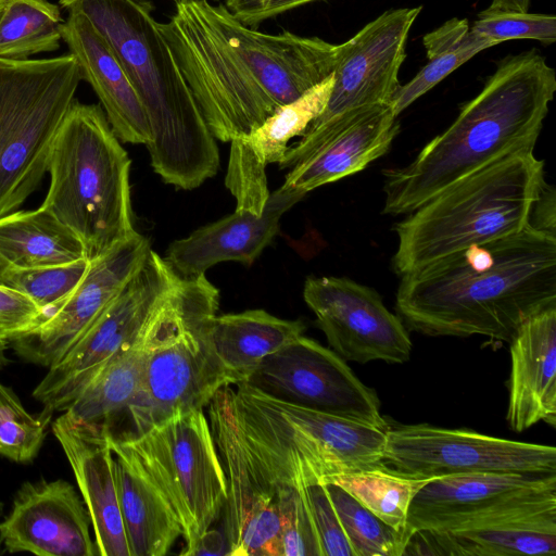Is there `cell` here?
Returning a JSON list of instances; mask_svg holds the SVG:
<instances>
[{"instance_id":"obj_10","label":"cell","mask_w":556,"mask_h":556,"mask_svg":"<svg viewBox=\"0 0 556 556\" xmlns=\"http://www.w3.org/2000/svg\"><path fill=\"white\" fill-rule=\"evenodd\" d=\"M175 511L188 556L226 503L224 469L203 409L175 414L147 431L122 434Z\"/></svg>"},{"instance_id":"obj_30","label":"cell","mask_w":556,"mask_h":556,"mask_svg":"<svg viewBox=\"0 0 556 556\" xmlns=\"http://www.w3.org/2000/svg\"><path fill=\"white\" fill-rule=\"evenodd\" d=\"M146 326L134 342L110 358L65 410L74 420L110 427L113 418L125 412L137 392L149 353Z\"/></svg>"},{"instance_id":"obj_27","label":"cell","mask_w":556,"mask_h":556,"mask_svg":"<svg viewBox=\"0 0 556 556\" xmlns=\"http://www.w3.org/2000/svg\"><path fill=\"white\" fill-rule=\"evenodd\" d=\"M110 445L130 556L166 555L182 538L175 511L130 448L112 430Z\"/></svg>"},{"instance_id":"obj_25","label":"cell","mask_w":556,"mask_h":556,"mask_svg":"<svg viewBox=\"0 0 556 556\" xmlns=\"http://www.w3.org/2000/svg\"><path fill=\"white\" fill-rule=\"evenodd\" d=\"M61 37L75 56L83 80L96 92L116 137L123 142L147 146L151 130L144 108L108 41L79 12L67 13Z\"/></svg>"},{"instance_id":"obj_6","label":"cell","mask_w":556,"mask_h":556,"mask_svg":"<svg viewBox=\"0 0 556 556\" xmlns=\"http://www.w3.org/2000/svg\"><path fill=\"white\" fill-rule=\"evenodd\" d=\"M100 104L72 103L48 160L41 207L80 240L93 261L137 231L130 202V159Z\"/></svg>"},{"instance_id":"obj_18","label":"cell","mask_w":556,"mask_h":556,"mask_svg":"<svg viewBox=\"0 0 556 556\" xmlns=\"http://www.w3.org/2000/svg\"><path fill=\"white\" fill-rule=\"evenodd\" d=\"M149 240L136 232L90 261L78 286L49 317L12 342L27 361L49 368L87 332L142 264Z\"/></svg>"},{"instance_id":"obj_11","label":"cell","mask_w":556,"mask_h":556,"mask_svg":"<svg viewBox=\"0 0 556 556\" xmlns=\"http://www.w3.org/2000/svg\"><path fill=\"white\" fill-rule=\"evenodd\" d=\"M177 276L150 248L118 295L34 389L41 414L51 417L71 406L110 358L136 340Z\"/></svg>"},{"instance_id":"obj_24","label":"cell","mask_w":556,"mask_h":556,"mask_svg":"<svg viewBox=\"0 0 556 556\" xmlns=\"http://www.w3.org/2000/svg\"><path fill=\"white\" fill-rule=\"evenodd\" d=\"M510 344L506 420L515 432L556 426V304L527 318Z\"/></svg>"},{"instance_id":"obj_26","label":"cell","mask_w":556,"mask_h":556,"mask_svg":"<svg viewBox=\"0 0 556 556\" xmlns=\"http://www.w3.org/2000/svg\"><path fill=\"white\" fill-rule=\"evenodd\" d=\"M555 477L556 473L470 472L434 478L410 503L406 540L416 531L452 528Z\"/></svg>"},{"instance_id":"obj_8","label":"cell","mask_w":556,"mask_h":556,"mask_svg":"<svg viewBox=\"0 0 556 556\" xmlns=\"http://www.w3.org/2000/svg\"><path fill=\"white\" fill-rule=\"evenodd\" d=\"M232 388L247 442L276 486L384 463L387 429L285 402L249 382Z\"/></svg>"},{"instance_id":"obj_13","label":"cell","mask_w":556,"mask_h":556,"mask_svg":"<svg viewBox=\"0 0 556 556\" xmlns=\"http://www.w3.org/2000/svg\"><path fill=\"white\" fill-rule=\"evenodd\" d=\"M383 462L422 478L470 472L556 473L552 445L513 441L428 424L387 429Z\"/></svg>"},{"instance_id":"obj_45","label":"cell","mask_w":556,"mask_h":556,"mask_svg":"<svg viewBox=\"0 0 556 556\" xmlns=\"http://www.w3.org/2000/svg\"><path fill=\"white\" fill-rule=\"evenodd\" d=\"M8 265L0 258V283L2 285L3 276L8 269Z\"/></svg>"},{"instance_id":"obj_33","label":"cell","mask_w":556,"mask_h":556,"mask_svg":"<svg viewBox=\"0 0 556 556\" xmlns=\"http://www.w3.org/2000/svg\"><path fill=\"white\" fill-rule=\"evenodd\" d=\"M61 8L48 0H4L0 9V59L27 60L60 48Z\"/></svg>"},{"instance_id":"obj_14","label":"cell","mask_w":556,"mask_h":556,"mask_svg":"<svg viewBox=\"0 0 556 556\" xmlns=\"http://www.w3.org/2000/svg\"><path fill=\"white\" fill-rule=\"evenodd\" d=\"M403 555L555 556L556 478L447 530L412 533Z\"/></svg>"},{"instance_id":"obj_42","label":"cell","mask_w":556,"mask_h":556,"mask_svg":"<svg viewBox=\"0 0 556 556\" xmlns=\"http://www.w3.org/2000/svg\"><path fill=\"white\" fill-rule=\"evenodd\" d=\"M555 189L546 182L535 200L529 219V226L556 237L555 235Z\"/></svg>"},{"instance_id":"obj_43","label":"cell","mask_w":556,"mask_h":556,"mask_svg":"<svg viewBox=\"0 0 556 556\" xmlns=\"http://www.w3.org/2000/svg\"><path fill=\"white\" fill-rule=\"evenodd\" d=\"M230 545L226 533L222 529L210 528L201 534L188 556L200 555H229Z\"/></svg>"},{"instance_id":"obj_2","label":"cell","mask_w":556,"mask_h":556,"mask_svg":"<svg viewBox=\"0 0 556 556\" xmlns=\"http://www.w3.org/2000/svg\"><path fill=\"white\" fill-rule=\"evenodd\" d=\"M554 304L556 237L528 226L402 276L395 312L422 334L509 343L527 318Z\"/></svg>"},{"instance_id":"obj_22","label":"cell","mask_w":556,"mask_h":556,"mask_svg":"<svg viewBox=\"0 0 556 556\" xmlns=\"http://www.w3.org/2000/svg\"><path fill=\"white\" fill-rule=\"evenodd\" d=\"M52 432L72 467L88 510L98 555L130 556L110 445L111 428L76 421L63 412L52 422Z\"/></svg>"},{"instance_id":"obj_28","label":"cell","mask_w":556,"mask_h":556,"mask_svg":"<svg viewBox=\"0 0 556 556\" xmlns=\"http://www.w3.org/2000/svg\"><path fill=\"white\" fill-rule=\"evenodd\" d=\"M301 320L276 317L264 309L215 315L207 337L228 386L248 382L263 361L304 333Z\"/></svg>"},{"instance_id":"obj_3","label":"cell","mask_w":556,"mask_h":556,"mask_svg":"<svg viewBox=\"0 0 556 556\" xmlns=\"http://www.w3.org/2000/svg\"><path fill=\"white\" fill-rule=\"evenodd\" d=\"M556 91V73L536 50L510 54L442 134L401 168L383 172V214H409L469 175L533 151Z\"/></svg>"},{"instance_id":"obj_31","label":"cell","mask_w":556,"mask_h":556,"mask_svg":"<svg viewBox=\"0 0 556 556\" xmlns=\"http://www.w3.org/2000/svg\"><path fill=\"white\" fill-rule=\"evenodd\" d=\"M428 63L390 101L399 116L417 99L479 52L494 45L475 34L467 18L453 17L422 38Z\"/></svg>"},{"instance_id":"obj_23","label":"cell","mask_w":556,"mask_h":556,"mask_svg":"<svg viewBox=\"0 0 556 556\" xmlns=\"http://www.w3.org/2000/svg\"><path fill=\"white\" fill-rule=\"evenodd\" d=\"M304 195L296 189L281 186L269 194L262 215L235 210L172 242L163 258L182 278L204 275L222 262L251 265L278 233L282 215Z\"/></svg>"},{"instance_id":"obj_36","label":"cell","mask_w":556,"mask_h":556,"mask_svg":"<svg viewBox=\"0 0 556 556\" xmlns=\"http://www.w3.org/2000/svg\"><path fill=\"white\" fill-rule=\"evenodd\" d=\"M90 261H77L34 268L8 267L2 285L28 296L41 309L68 296L85 277Z\"/></svg>"},{"instance_id":"obj_46","label":"cell","mask_w":556,"mask_h":556,"mask_svg":"<svg viewBox=\"0 0 556 556\" xmlns=\"http://www.w3.org/2000/svg\"><path fill=\"white\" fill-rule=\"evenodd\" d=\"M2 510H3V504L0 502V516L2 514Z\"/></svg>"},{"instance_id":"obj_19","label":"cell","mask_w":556,"mask_h":556,"mask_svg":"<svg viewBox=\"0 0 556 556\" xmlns=\"http://www.w3.org/2000/svg\"><path fill=\"white\" fill-rule=\"evenodd\" d=\"M421 7L387 10L337 45L334 84L325 111L307 129L358 106L389 103L401 86L409 30Z\"/></svg>"},{"instance_id":"obj_38","label":"cell","mask_w":556,"mask_h":556,"mask_svg":"<svg viewBox=\"0 0 556 556\" xmlns=\"http://www.w3.org/2000/svg\"><path fill=\"white\" fill-rule=\"evenodd\" d=\"M470 28L494 46L510 39H534L545 45L556 40V16L553 14L482 11Z\"/></svg>"},{"instance_id":"obj_32","label":"cell","mask_w":556,"mask_h":556,"mask_svg":"<svg viewBox=\"0 0 556 556\" xmlns=\"http://www.w3.org/2000/svg\"><path fill=\"white\" fill-rule=\"evenodd\" d=\"M432 479L434 478H422L391 469L382 463L334 473L323 482H331L342 488L380 520L402 533L406 540L410 503L418 491Z\"/></svg>"},{"instance_id":"obj_44","label":"cell","mask_w":556,"mask_h":556,"mask_svg":"<svg viewBox=\"0 0 556 556\" xmlns=\"http://www.w3.org/2000/svg\"><path fill=\"white\" fill-rule=\"evenodd\" d=\"M530 0H492L484 13H525L529 12Z\"/></svg>"},{"instance_id":"obj_48","label":"cell","mask_w":556,"mask_h":556,"mask_svg":"<svg viewBox=\"0 0 556 556\" xmlns=\"http://www.w3.org/2000/svg\"><path fill=\"white\" fill-rule=\"evenodd\" d=\"M175 1H178V0H175Z\"/></svg>"},{"instance_id":"obj_7","label":"cell","mask_w":556,"mask_h":556,"mask_svg":"<svg viewBox=\"0 0 556 556\" xmlns=\"http://www.w3.org/2000/svg\"><path fill=\"white\" fill-rule=\"evenodd\" d=\"M219 291L205 275L177 276L150 316V346L137 392L125 412L137 435L168 417L207 406L228 386L207 337Z\"/></svg>"},{"instance_id":"obj_12","label":"cell","mask_w":556,"mask_h":556,"mask_svg":"<svg viewBox=\"0 0 556 556\" xmlns=\"http://www.w3.org/2000/svg\"><path fill=\"white\" fill-rule=\"evenodd\" d=\"M206 407L226 479L227 497L222 513L229 555L280 556L277 488L239 425L232 386L219 389Z\"/></svg>"},{"instance_id":"obj_29","label":"cell","mask_w":556,"mask_h":556,"mask_svg":"<svg viewBox=\"0 0 556 556\" xmlns=\"http://www.w3.org/2000/svg\"><path fill=\"white\" fill-rule=\"evenodd\" d=\"M83 257L77 236L41 206L0 217V258L9 267L34 268Z\"/></svg>"},{"instance_id":"obj_4","label":"cell","mask_w":556,"mask_h":556,"mask_svg":"<svg viewBox=\"0 0 556 556\" xmlns=\"http://www.w3.org/2000/svg\"><path fill=\"white\" fill-rule=\"evenodd\" d=\"M108 41L144 108L151 166L164 182L192 190L219 168L216 138L160 31L150 0H59Z\"/></svg>"},{"instance_id":"obj_5","label":"cell","mask_w":556,"mask_h":556,"mask_svg":"<svg viewBox=\"0 0 556 556\" xmlns=\"http://www.w3.org/2000/svg\"><path fill=\"white\" fill-rule=\"evenodd\" d=\"M533 151L504 157L450 186L394 226L392 257L400 276L470 245L515 235L529 226L544 180Z\"/></svg>"},{"instance_id":"obj_20","label":"cell","mask_w":556,"mask_h":556,"mask_svg":"<svg viewBox=\"0 0 556 556\" xmlns=\"http://www.w3.org/2000/svg\"><path fill=\"white\" fill-rule=\"evenodd\" d=\"M91 529L88 510L73 484L63 479L26 481L0 522V543L9 553L94 556Z\"/></svg>"},{"instance_id":"obj_9","label":"cell","mask_w":556,"mask_h":556,"mask_svg":"<svg viewBox=\"0 0 556 556\" xmlns=\"http://www.w3.org/2000/svg\"><path fill=\"white\" fill-rule=\"evenodd\" d=\"M83 75L72 53L0 59V217L31 195Z\"/></svg>"},{"instance_id":"obj_39","label":"cell","mask_w":556,"mask_h":556,"mask_svg":"<svg viewBox=\"0 0 556 556\" xmlns=\"http://www.w3.org/2000/svg\"><path fill=\"white\" fill-rule=\"evenodd\" d=\"M321 556H354L339 517L320 481L303 484Z\"/></svg>"},{"instance_id":"obj_37","label":"cell","mask_w":556,"mask_h":556,"mask_svg":"<svg viewBox=\"0 0 556 556\" xmlns=\"http://www.w3.org/2000/svg\"><path fill=\"white\" fill-rule=\"evenodd\" d=\"M280 556H321L303 485H277Z\"/></svg>"},{"instance_id":"obj_15","label":"cell","mask_w":556,"mask_h":556,"mask_svg":"<svg viewBox=\"0 0 556 556\" xmlns=\"http://www.w3.org/2000/svg\"><path fill=\"white\" fill-rule=\"evenodd\" d=\"M248 382L301 407L389 428L376 391L337 353L304 334L267 356Z\"/></svg>"},{"instance_id":"obj_17","label":"cell","mask_w":556,"mask_h":556,"mask_svg":"<svg viewBox=\"0 0 556 556\" xmlns=\"http://www.w3.org/2000/svg\"><path fill=\"white\" fill-rule=\"evenodd\" d=\"M400 130L389 103L358 106L306 129L279 163L286 188L306 194L365 169L382 156Z\"/></svg>"},{"instance_id":"obj_40","label":"cell","mask_w":556,"mask_h":556,"mask_svg":"<svg viewBox=\"0 0 556 556\" xmlns=\"http://www.w3.org/2000/svg\"><path fill=\"white\" fill-rule=\"evenodd\" d=\"M42 318V309L20 291L0 283V345L28 331Z\"/></svg>"},{"instance_id":"obj_21","label":"cell","mask_w":556,"mask_h":556,"mask_svg":"<svg viewBox=\"0 0 556 556\" xmlns=\"http://www.w3.org/2000/svg\"><path fill=\"white\" fill-rule=\"evenodd\" d=\"M334 84L333 73L295 100L279 106L248 134L230 140L225 184L236 210L262 215L269 198L266 167L280 163L289 141L302 136L326 109Z\"/></svg>"},{"instance_id":"obj_35","label":"cell","mask_w":556,"mask_h":556,"mask_svg":"<svg viewBox=\"0 0 556 556\" xmlns=\"http://www.w3.org/2000/svg\"><path fill=\"white\" fill-rule=\"evenodd\" d=\"M51 417H35L20 397L0 382V455L20 464L30 463L46 439Z\"/></svg>"},{"instance_id":"obj_16","label":"cell","mask_w":556,"mask_h":556,"mask_svg":"<svg viewBox=\"0 0 556 556\" xmlns=\"http://www.w3.org/2000/svg\"><path fill=\"white\" fill-rule=\"evenodd\" d=\"M303 298L331 350L344 361L403 364L412 341L378 292L346 277H308Z\"/></svg>"},{"instance_id":"obj_41","label":"cell","mask_w":556,"mask_h":556,"mask_svg":"<svg viewBox=\"0 0 556 556\" xmlns=\"http://www.w3.org/2000/svg\"><path fill=\"white\" fill-rule=\"evenodd\" d=\"M319 0H225L227 9L248 26H256L279 14Z\"/></svg>"},{"instance_id":"obj_47","label":"cell","mask_w":556,"mask_h":556,"mask_svg":"<svg viewBox=\"0 0 556 556\" xmlns=\"http://www.w3.org/2000/svg\"><path fill=\"white\" fill-rule=\"evenodd\" d=\"M3 2H4V0H0V9H1Z\"/></svg>"},{"instance_id":"obj_34","label":"cell","mask_w":556,"mask_h":556,"mask_svg":"<svg viewBox=\"0 0 556 556\" xmlns=\"http://www.w3.org/2000/svg\"><path fill=\"white\" fill-rule=\"evenodd\" d=\"M354 556H403L404 535L384 523L339 485L323 482Z\"/></svg>"},{"instance_id":"obj_1","label":"cell","mask_w":556,"mask_h":556,"mask_svg":"<svg viewBox=\"0 0 556 556\" xmlns=\"http://www.w3.org/2000/svg\"><path fill=\"white\" fill-rule=\"evenodd\" d=\"M159 28L213 136L248 134L333 73L337 45L289 30L260 31L224 3L175 1Z\"/></svg>"}]
</instances>
